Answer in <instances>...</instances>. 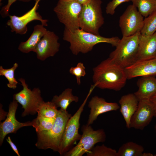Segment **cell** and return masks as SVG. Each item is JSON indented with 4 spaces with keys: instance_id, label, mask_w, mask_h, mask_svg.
<instances>
[{
    "instance_id": "12",
    "label": "cell",
    "mask_w": 156,
    "mask_h": 156,
    "mask_svg": "<svg viewBox=\"0 0 156 156\" xmlns=\"http://www.w3.org/2000/svg\"><path fill=\"white\" fill-rule=\"evenodd\" d=\"M18 103L13 99L9 106L8 112L5 120L0 124V145L1 146L5 136L10 133H16L20 128L24 127H34L33 120L25 122L18 121L16 118V113Z\"/></svg>"
},
{
    "instance_id": "27",
    "label": "cell",
    "mask_w": 156,
    "mask_h": 156,
    "mask_svg": "<svg viewBox=\"0 0 156 156\" xmlns=\"http://www.w3.org/2000/svg\"><path fill=\"white\" fill-rule=\"evenodd\" d=\"M18 66V64L16 63L8 69H5L2 66H0V75L4 76L7 79L8 82L7 85L9 88L15 89L17 87L18 83L14 77V72Z\"/></svg>"
},
{
    "instance_id": "38",
    "label": "cell",
    "mask_w": 156,
    "mask_h": 156,
    "mask_svg": "<svg viewBox=\"0 0 156 156\" xmlns=\"http://www.w3.org/2000/svg\"><path fill=\"white\" fill-rule=\"evenodd\" d=\"M154 117L156 118V112H155V114Z\"/></svg>"
},
{
    "instance_id": "30",
    "label": "cell",
    "mask_w": 156,
    "mask_h": 156,
    "mask_svg": "<svg viewBox=\"0 0 156 156\" xmlns=\"http://www.w3.org/2000/svg\"><path fill=\"white\" fill-rule=\"evenodd\" d=\"M131 0H112L107 4L106 8L107 14L113 15L116 8L121 3L130 1Z\"/></svg>"
},
{
    "instance_id": "9",
    "label": "cell",
    "mask_w": 156,
    "mask_h": 156,
    "mask_svg": "<svg viewBox=\"0 0 156 156\" xmlns=\"http://www.w3.org/2000/svg\"><path fill=\"white\" fill-rule=\"evenodd\" d=\"M18 80L21 82L23 89L14 94L13 99L22 105L24 109L21 115L22 117L35 115L37 113L40 105L44 101L41 96V90L38 88H35L31 90L23 78H20Z\"/></svg>"
},
{
    "instance_id": "10",
    "label": "cell",
    "mask_w": 156,
    "mask_h": 156,
    "mask_svg": "<svg viewBox=\"0 0 156 156\" xmlns=\"http://www.w3.org/2000/svg\"><path fill=\"white\" fill-rule=\"evenodd\" d=\"M143 16L132 4L129 5L120 16L119 26L122 36H129L140 32L143 26Z\"/></svg>"
},
{
    "instance_id": "20",
    "label": "cell",
    "mask_w": 156,
    "mask_h": 156,
    "mask_svg": "<svg viewBox=\"0 0 156 156\" xmlns=\"http://www.w3.org/2000/svg\"><path fill=\"white\" fill-rule=\"evenodd\" d=\"M44 26L42 24L35 25L29 37L26 41L21 42L19 44L18 49L24 53L34 52L37 45L47 31Z\"/></svg>"
},
{
    "instance_id": "14",
    "label": "cell",
    "mask_w": 156,
    "mask_h": 156,
    "mask_svg": "<svg viewBox=\"0 0 156 156\" xmlns=\"http://www.w3.org/2000/svg\"><path fill=\"white\" fill-rule=\"evenodd\" d=\"M58 39V37L53 31L47 30L34 51L37 58L43 61L54 56L59 50L60 44Z\"/></svg>"
},
{
    "instance_id": "33",
    "label": "cell",
    "mask_w": 156,
    "mask_h": 156,
    "mask_svg": "<svg viewBox=\"0 0 156 156\" xmlns=\"http://www.w3.org/2000/svg\"><path fill=\"white\" fill-rule=\"evenodd\" d=\"M2 105L0 104V121L5 119L6 116H7L8 113L5 112L3 109H2Z\"/></svg>"
},
{
    "instance_id": "24",
    "label": "cell",
    "mask_w": 156,
    "mask_h": 156,
    "mask_svg": "<svg viewBox=\"0 0 156 156\" xmlns=\"http://www.w3.org/2000/svg\"><path fill=\"white\" fill-rule=\"evenodd\" d=\"M156 32V11L144 19L143 27L140 33L145 36H151Z\"/></svg>"
},
{
    "instance_id": "39",
    "label": "cell",
    "mask_w": 156,
    "mask_h": 156,
    "mask_svg": "<svg viewBox=\"0 0 156 156\" xmlns=\"http://www.w3.org/2000/svg\"><path fill=\"white\" fill-rule=\"evenodd\" d=\"M155 130L156 131V124H155Z\"/></svg>"
},
{
    "instance_id": "37",
    "label": "cell",
    "mask_w": 156,
    "mask_h": 156,
    "mask_svg": "<svg viewBox=\"0 0 156 156\" xmlns=\"http://www.w3.org/2000/svg\"><path fill=\"white\" fill-rule=\"evenodd\" d=\"M64 0L65 1H75V0Z\"/></svg>"
},
{
    "instance_id": "1",
    "label": "cell",
    "mask_w": 156,
    "mask_h": 156,
    "mask_svg": "<svg viewBox=\"0 0 156 156\" xmlns=\"http://www.w3.org/2000/svg\"><path fill=\"white\" fill-rule=\"evenodd\" d=\"M92 80L96 87L114 91L120 90L128 79L124 68L109 57L93 69Z\"/></svg>"
},
{
    "instance_id": "19",
    "label": "cell",
    "mask_w": 156,
    "mask_h": 156,
    "mask_svg": "<svg viewBox=\"0 0 156 156\" xmlns=\"http://www.w3.org/2000/svg\"><path fill=\"white\" fill-rule=\"evenodd\" d=\"M137 84L138 89L134 94L139 101L150 99L156 93V78L154 76L141 77Z\"/></svg>"
},
{
    "instance_id": "13",
    "label": "cell",
    "mask_w": 156,
    "mask_h": 156,
    "mask_svg": "<svg viewBox=\"0 0 156 156\" xmlns=\"http://www.w3.org/2000/svg\"><path fill=\"white\" fill-rule=\"evenodd\" d=\"M156 112V107L150 99L139 101L137 109L131 119L130 128L143 130L151 122Z\"/></svg>"
},
{
    "instance_id": "35",
    "label": "cell",
    "mask_w": 156,
    "mask_h": 156,
    "mask_svg": "<svg viewBox=\"0 0 156 156\" xmlns=\"http://www.w3.org/2000/svg\"><path fill=\"white\" fill-rule=\"evenodd\" d=\"M82 5L88 2L89 0H77Z\"/></svg>"
},
{
    "instance_id": "15",
    "label": "cell",
    "mask_w": 156,
    "mask_h": 156,
    "mask_svg": "<svg viewBox=\"0 0 156 156\" xmlns=\"http://www.w3.org/2000/svg\"><path fill=\"white\" fill-rule=\"evenodd\" d=\"M128 79L156 75V57L136 61L124 68Z\"/></svg>"
},
{
    "instance_id": "23",
    "label": "cell",
    "mask_w": 156,
    "mask_h": 156,
    "mask_svg": "<svg viewBox=\"0 0 156 156\" xmlns=\"http://www.w3.org/2000/svg\"><path fill=\"white\" fill-rule=\"evenodd\" d=\"M132 4L145 17L156 11V0H131Z\"/></svg>"
},
{
    "instance_id": "36",
    "label": "cell",
    "mask_w": 156,
    "mask_h": 156,
    "mask_svg": "<svg viewBox=\"0 0 156 156\" xmlns=\"http://www.w3.org/2000/svg\"><path fill=\"white\" fill-rule=\"evenodd\" d=\"M154 155L149 153H144L142 154V156H153Z\"/></svg>"
},
{
    "instance_id": "25",
    "label": "cell",
    "mask_w": 156,
    "mask_h": 156,
    "mask_svg": "<svg viewBox=\"0 0 156 156\" xmlns=\"http://www.w3.org/2000/svg\"><path fill=\"white\" fill-rule=\"evenodd\" d=\"M57 108L51 101H44L39 106L37 114L46 117L55 119L59 111Z\"/></svg>"
},
{
    "instance_id": "3",
    "label": "cell",
    "mask_w": 156,
    "mask_h": 156,
    "mask_svg": "<svg viewBox=\"0 0 156 156\" xmlns=\"http://www.w3.org/2000/svg\"><path fill=\"white\" fill-rule=\"evenodd\" d=\"M71 114L61 109L55 119L54 124L50 129L36 132L37 139L35 146L43 150L50 149L58 153L66 124Z\"/></svg>"
},
{
    "instance_id": "22",
    "label": "cell",
    "mask_w": 156,
    "mask_h": 156,
    "mask_svg": "<svg viewBox=\"0 0 156 156\" xmlns=\"http://www.w3.org/2000/svg\"><path fill=\"white\" fill-rule=\"evenodd\" d=\"M144 148L133 142L123 144L117 151V156H142Z\"/></svg>"
},
{
    "instance_id": "31",
    "label": "cell",
    "mask_w": 156,
    "mask_h": 156,
    "mask_svg": "<svg viewBox=\"0 0 156 156\" xmlns=\"http://www.w3.org/2000/svg\"><path fill=\"white\" fill-rule=\"evenodd\" d=\"M18 0L23 2H28L31 0H8L6 5L3 7L0 12V14L3 17H6L9 16V11L11 5L16 1Z\"/></svg>"
},
{
    "instance_id": "5",
    "label": "cell",
    "mask_w": 156,
    "mask_h": 156,
    "mask_svg": "<svg viewBox=\"0 0 156 156\" xmlns=\"http://www.w3.org/2000/svg\"><path fill=\"white\" fill-rule=\"evenodd\" d=\"M101 0H89L82 5L79 18L80 28L96 35L104 24Z\"/></svg>"
},
{
    "instance_id": "8",
    "label": "cell",
    "mask_w": 156,
    "mask_h": 156,
    "mask_svg": "<svg viewBox=\"0 0 156 156\" xmlns=\"http://www.w3.org/2000/svg\"><path fill=\"white\" fill-rule=\"evenodd\" d=\"M81 130L82 134L78 144L64 156H82L89 152L95 144L106 140V134L103 129L95 130L90 125L86 124L83 125Z\"/></svg>"
},
{
    "instance_id": "28",
    "label": "cell",
    "mask_w": 156,
    "mask_h": 156,
    "mask_svg": "<svg viewBox=\"0 0 156 156\" xmlns=\"http://www.w3.org/2000/svg\"><path fill=\"white\" fill-rule=\"evenodd\" d=\"M87 156H117L116 150L107 147L104 144L94 146L88 153Z\"/></svg>"
},
{
    "instance_id": "21",
    "label": "cell",
    "mask_w": 156,
    "mask_h": 156,
    "mask_svg": "<svg viewBox=\"0 0 156 156\" xmlns=\"http://www.w3.org/2000/svg\"><path fill=\"white\" fill-rule=\"evenodd\" d=\"M79 101V97L73 94L72 89L68 88L65 89L59 96H54L51 101L57 108L60 107L62 110L66 111L72 102L77 103Z\"/></svg>"
},
{
    "instance_id": "26",
    "label": "cell",
    "mask_w": 156,
    "mask_h": 156,
    "mask_svg": "<svg viewBox=\"0 0 156 156\" xmlns=\"http://www.w3.org/2000/svg\"><path fill=\"white\" fill-rule=\"evenodd\" d=\"M55 119L46 117L38 114L37 117L33 120L35 124L34 128L36 132L50 129L53 125Z\"/></svg>"
},
{
    "instance_id": "2",
    "label": "cell",
    "mask_w": 156,
    "mask_h": 156,
    "mask_svg": "<svg viewBox=\"0 0 156 156\" xmlns=\"http://www.w3.org/2000/svg\"><path fill=\"white\" fill-rule=\"evenodd\" d=\"M63 39L70 44V49L74 55L86 53L91 51L96 44L106 43L116 47L120 39L118 37L106 38L96 35L79 28L70 31L65 28Z\"/></svg>"
},
{
    "instance_id": "34",
    "label": "cell",
    "mask_w": 156,
    "mask_h": 156,
    "mask_svg": "<svg viewBox=\"0 0 156 156\" xmlns=\"http://www.w3.org/2000/svg\"><path fill=\"white\" fill-rule=\"evenodd\" d=\"M150 100L156 107V93L150 99Z\"/></svg>"
},
{
    "instance_id": "16",
    "label": "cell",
    "mask_w": 156,
    "mask_h": 156,
    "mask_svg": "<svg viewBox=\"0 0 156 156\" xmlns=\"http://www.w3.org/2000/svg\"><path fill=\"white\" fill-rule=\"evenodd\" d=\"M90 108V113L87 124H92L100 114L105 113L116 111L120 108L119 105L116 102H108L103 98L95 96L92 97L88 102Z\"/></svg>"
},
{
    "instance_id": "17",
    "label": "cell",
    "mask_w": 156,
    "mask_h": 156,
    "mask_svg": "<svg viewBox=\"0 0 156 156\" xmlns=\"http://www.w3.org/2000/svg\"><path fill=\"white\" fill-rule=\"evenodd\" d=\"M139 101L134 93L122 96L119 101L120 112L125 122L126 127L130 128L131 119L136 110Z\"/></svg>"
},
{
    "instance_id": "18",
    "label": "cell",
    "mask_w": 156,
    "mask_h": 156,
    "mask_svg": "<svg viewBox=\"0 0 156 156\" xmlns=\"http://www.w3.org/2000/svg\"><path fill=\"white\" fill-rule=\"evenodd\" d=\"M156 57V32L153 35L140 36L137 60Z\"/></svg>"
},
{
    "instance_id": "4",
    "label": "cell",
    "mask_w": 156,
    "mask_h": 156,
    "mask_svg": "<svg viewBox=\"0 0 156 156\" xmlns=\"http://www.w3.org/2000/svg\"><path fill=\"white\" fill-rule=\"evenodd\" d=\"M140 32L129 36H122L109 54V57L116 64L125 68L137 60Z\"/></svg>"
},
{
    "instance_id": "6",
    "label": "cell",
    "mask_w": 156,
    "mask_h": 156,
    "mask_svg": "<svg viewBox=\"0 0 156 156\" xmlns=\"http://www.w3.org/2000/svg\"><path fill=\"white\" fill-rule=\"evenodd\" d=\"M94 88L91 86L89 92L83 103L74 115L70 118L65 126L61 140L58 153L61 156L70 150L73 144L79 140L81 135L79 133L81 115L88 98Z\"/></svg>"
},
{
    "instance_id": "29",
    "label": "cell",
    "mask_w": 156,
    "mask_h": 156,
    "mask_svg": "<svg viewBox=\"0 0 156 156\" xmlns=\"http://www.w3.org/2000/svg\"><path fill=\"white\" fill-rule=\"evenodd\" d=\"M69 72L70 74L76 77L77 84L80 85L81 77H84L86 74V68L83 64L81 62L78 63L76 66L71 67Z\"/></svg>"
},
{
    "instance_id": "32",
    "label": "cell",
    "mask_w": 156,
    "mask_h": 156,
    "mask_svg": "<svg viewBox=\"0 0 156 156\" xmlns=\"http://www.w3.org/2000/svg\"><path fill=\"white\" fill-rule=\"evenodd\" d=\"M6 141L9 144L12 150L16 153L18 156H20V155L18 151V149L16 145L12 142L10 137L8 136L6 139Z\"/></svg>"
},
{
    "instance_id": "7",
    "label": "cell",
    "mask_w": 156,
    "mask_h": 156,
    "mask_svg": "<svg viewBox=\"0 0 156 156\" xmlns=\"http://www.w3.org/2000/svg\"><path fill=\"white\" fill-rule=\"evenodd\" d=\"M82 5L77 0H59L53 11L59 21L70 31L80 28L79 18Z\"/></svg>"
},
{
    "instance_id": "11",
    "label": "cell",
    "mask_w": 156,
    "mask_h": 156,
    "mask_svg": "<svg viewBox=\"0 0 156 156\" xmlns=\"http://www.w3.org/2000/svg\"><path fill=\"white\" fill-rule=\"evenodd\" d=\"M41 0H34L35 3L33 7L21 16L10 15V19L7 23V25L10 27L12 32L16 34H25L27 31V25L28 23L34 20H38L41 22L44 26H48V20L43 19L42 16L37 12L39 6V3Z\"/></svg>"
}]
</instances>
